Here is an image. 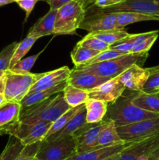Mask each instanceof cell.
I'll use <instances>...</instances> for the list:
<instances>
[{
	"instance_id": "obj_43",
	"label": "cell",
	"mask_w": 159,
	"mask_h": 160,
	"mask_svg": "<svg viewBox=\"0 0 159 160\" xmlns=\"http://www.w3.org/2000/svg\"><path fill=\"white\" fill-rule=\"evenodd\" d=\"M6 88V70H0V93H4Z\"/></svg>"
},
{
	"instance_id": "obj_15",
	"label": "cell",
	"mask_w": 159,
	"mask_h": 160,
	"mask_svg": "<svg viewBox=\"0 0 159 160\" xmlns=\"http://www.w3.org/2000/svg\"><path fill=\"white\" fill-rule=\"evenodd\" d=\"M125 91V86L117 78H114L89 91L88 95L90 98H94L109 103L119 98Z\"/></svg>"
},
{
	"instance_id": "obj_33",
	"label": "cell",
	"mask_w": 159,
	"mask_h": 160,
	"mask_svg": "<svg viewBox=\"0 0 159 160\" xmlns=\"http://www.w3.org/2000/svg\"><path fill=\"white\" fill-rule=\"evenodd\" d=\"M76 45L84 47V48H90V49L96 50V51L99 52L105 51V50L108 49L109 47H110V45L108 44L105 43L103 41L97 38L96 37L91 35L89 33L82 40L80 41Z\"/></svg>"
},
{
	"instance_id": "obj_4",
	"label": "cell",
	"mask_w": 159,
	"mask_h": 160,
	"mask_svg": "<svg viewBox=\"0 0 159 160\" xmlns=\"http://www.w3.org/2000/svg\"><path fill=\"white\" fill-rule=\"evenodd\" d=\"M87 13L83 0H72L58 9L55 23V35L76 34V30Z\"/></svg>"
},
{
	"instance_id": "obj_41",
	"label": "cell",
	"mask_w": 159,
	"mask_h": 160,
	"mask_svg": "<svg viewBox=\"0 0 159 160\" xmlns=\"http://www.w3.org/2000/svg\"><path fill=\"white\" fill-rule=\"evenodd\" d=\"M95 6L98 7L99 9L107 8L109 6L118 5L123 2L124 0H91Z\"/></svg>"
},
{
	"instance_id": "obj_34",
	"label": "cell",
	"mask_w": 159,
	"mask_h": 160,
	"mask_svg": "<svg viewBox=\"0 0 159 160\" xmlns=\"http://www.w3.org/2000/svg\"><path fill=\"white\" fill-rule=\"evenodd\" d=\"M70 69L67 67H59V68L56 69L55 70H51V71L47 72V73H43V75L40 78V79L32 86L31 89L29 91V93H32L34 92V91L36 90L37 88H38L39 87L41 86L44 85V84H47L49 81H51L52 80L55 79L56 78L59 77L60 75H62V73H65L67 71H70Z\"/></svg>"
},
{
	"instance_id": "obj_45",
	"label": "cell",
	"mask_w": 159,
	"mask_h": 160,
	"mask_svg": "<svg viewBox=\"0 0 159 160\" xmlns=\"http://www.w3.org/2000/svg\"><path fill=\"white\" fill-rule=\"evenodd\" d=\"M120 152L115 153V154L112 155V156H108V157L105 158V159H103V160H117V159H118V156H119V155H120Z\"/></svg>"
},
{
	"instance_id": "obj_2",
	"label": "cell",
	"mask_w": 159,
	"mask_h": 160,
	"mask_svg": "<svg viewBox=\"0 0 159 160\" xmlns=\"http://www.w3.org/2000/svg\"><path fill=\"white\" fill-rule=\"evenodd\" d=\"M64 99L63 92H59L48 99L21 111L20 120L22 123L47 121L53 123L64 112L70 109Z\"/></svg>"
},
{
	"instance_id": "obj_23",
	"label": "cell",
	"mask_w": 159,
	"mask_h": 160,
	"mask_svg": "<svg viewBox=\"0 0 159 160\" xmlns=\"http://www.w3.org/2000/svg\"><path fill=\"white\" fill-rule=\"evenodd\" d=\"M132 104L144 110L159 113V92L146 93L137 92L132 99Z\"/></svg>"
},
{
	"instance_id": "obj_7",
	"label": "cell",
	"mask_w": 159,
	"mask_h": 160,
	"mask_svg": "<svg viewBox=\"0 0 159 160\" xmlns=\"http://www.w3.org/2000/svg\"><path fill=\"white\" fill-rule=\"evenodd\" d=\"M117 131L126 143L140 142L159 134V117L117 127Z\"/></svg>"
},
{
	"instance_id": "obj_17",
	"label": "cell",
	"mask_w": 159,
	"mask_h": 160,
	"mask_svg": "<svg viewBox=\"0 0 159 160\" xmlns=\"http://www.w3.org/2000/svg\"><path fill=\"white\" fill-rule=\"evenodd\" d=\"M67 80L62 81V83L59 84L58 85L54 86L50 88L45 89V90L37 91V92H33V93L27 94L20 102L21 104V111L25 110L31 106L37 105L45 100L48 99L50 97L56 95V94L62 92L64 90L65 86L67 85Z\"/></svg>"
},
{
	"instance_id": "obj_20",
	"label": "cell",
	"mask_w": 159,
	"mask_h": 160,
	"mask_svg": "<svg viewBox=\"0 0 159 160\" xmlns=\"http://www.w3.org/2000/svg\"><path fill=\"white\" fill-rule=\"evenodd\" d=\"M126 142L122 140L117 131V127L112 120H104L97 142L98 148L112 146Z\"/></svg>"
},
{
	"instance_id": "obj_5",
	"label": "cell",
	"mask_w": 159,
	"mask_h": 160,
	"mask_svg": "<svg viewBox=\"0 0 159 160\" xmlns=\"http://www.w3.org/2000/svg\"><path fill=\"white\" fill-rule=\"evenodd\" d=\"M42 73H17L6 70V88L4 95L8 101L20 102L29 93L30 89L40 79Z\"/></svg>"
},
{
	"instance_id": "obj_26",
	"label": "cell",
	"mask_w": 159,
	"mask_h": 160,
	"mask_svg": "<svg viewBox=\"0 0 159 160\" xmlns=\"http://www.w3.org/2000/svg\"><path fill=\"white\" fill-rule=\"evenodd\" d=\"M117 17V22L119 28H124L129 24L140 21H148V20H159V17L154 16L146 15V14L138 13L133 12H115Z\"/></svg>"
},
{
	"instance_id": "obj_39",
	"label": "cell",
	"mask_w": 159,
	"mask_h": 160,
	"mask_svg": "<svg viewBox=\"0 0 159 160\" xmlns=\"http://www.w3.org/2000/svg\"><path fill=\"white\" fill-rule=\"evenodd\" d=\"M141 91L146 93L159 92V70L150 73V76L148 77Z\"/></svg>"
},
{
	"instance_id": "obj_13",
	"label": "cell",
	"mask_w": 159,
	"mask_h": 160,
	"mask_svg": "<svg viewBox=\"0 0 159 160\" xmlns=\"http://www.w3.org/2000/svg\"><path fill=\"white\" fill-rule=\"evenodd\" d=\"M110 79L112 78L99 76L93 72L76 68L70 71L67 78V83L77 88L89 92Z\"/></svg>"
},
{
	"instance_id": "obj_38",
	"label": "cell",
	"mask_w": 159,
	"mask_h": 160,
	"mask_svg": "<svg viewBox=\"0 0 159 160\" xmlns=\"http://www.w3.org/2000/svg\"><path fill=\"white\" fill-rule=\"evenodd\" d=\"M41 142L25 145L21 152L19 154V156L16 158L15 160H34L36 158V155L40 148Z\"/></svg>"
},
{
	"instance_id": "obj_40",
	"label": "cell",
	"mask_w": 159,
	"mask_h": 160,
	"mask_svg": "<svg viewBox=\"0 0 159 160\" xmlns=\"http://www.w3.org/2000/svg\"><path fill=\"white\" fill-rule=\"evenodd\" d=\"M38 1H41V0H14V2H17L18 4V6L22 9H23L25 11V12H26V17H25V20L23 21V23H26L28 17H30L31 12L34 9L36 3Z\"/></svg>"
},
{
	"instance_id": "obj_47",
	"label": "cell",
	"mask_w": 159,
	"mask_h": 160,
	"mask_svg": "<svg viewBox=\"0 0 159 160\" xmlns=\"http://www.w3.org/2000/svg\"><path fill=\"white\" fill-rule=\"evenodd\" d=\"M147 70H148V71L150 72V73H154V72H156V71H158V70H159V65L156 66V67H149V68H147Z\"/></svg>"
},
{
	"instance_id": "obj_18",
	"label": "cell",
	"mask_w": 159,
	"mask_h": 160,
	"mask_svg": "<svg viewBox=\"0 0 159 160\" xmlns=\"http://www.w3.org/2000/svg\"><path fill=\"white\" fill-rule=\"evenodd\" d=\"M129 144H120L112 146L94 148L84 152L76 153L65 160H103L115 153L120 152Z\"/></svg>"
},
{
	"instance_id": "obj_28",
	"label": "cell",
	"mask_w": 159,
	"mask_h": 160,
	"mask_svg": "<svg viewBox=\"0 0 159 160\" xmlns=\"http://www.w3.org/2000/svg\"><path fill=\"white\" fill-rule=\"evenodd\" d=\"M91 35L94 36L97 38L103 41L109 45L115 44V42H119L122 39L125 38L129 35V33L124 30V28H118V29L105 30V31H95V32L89 33Z\"/></svg>"
},
{
	"instance_id": "obj_30",
	"label": "cell",
	"mask_w": 159,
	"mask_h": 160,
	"mask_svg": "<svg viewBox=\"0 0 159 160\" xmlns=\"http://www.w3.org/2000/svg\"><path fill=\"white\" fill-rule=\"evenodd\" d=\"M24 146L18 138L9 135V142L0 155V160H15Z\"/></svg>"
},
{
	"instance_id": "obj_14",
	"label": "cell",
	"mask_w": 159,
	"mask_h": 160,
	"mask_svg": "<svg viewBox=\"0 0 159 160\" xmlns=\"http://www.w3.org/2000/svg\"><path fill=\"white\" fill-rule=\"evenodd\" d=\"M149 76L150 72L147 68H143L137 64H133L116 78L125 86L126 90L140 92Z\"/></svg>"
},
{
	"instance_id": "obj_19",
	"label": "cell",
	"mask_w": 159,
	"mask_h": 160,
	"mask_svg": "<svg viewBox=\"0 0 159 160\" xmlns=\"http://www.w3.org/2000/svg\"><path fill=\"white\" fill-rule=\"evenodd\" d=\"M57 12L58 9H49V11L43 17L39 19L38 21L31 28L27 35L40 38L45 36L54 34Z\"/></svg>"
},
{
	"instance_id": "obj_16",
	"label": "cell",
	"mask_w": 159,
	"mask_h": 160,
	"mask_svg": "<svg viewBox=\"0 0 159 160\" xmlns=\"http://www.w3.org/2000/svg\"><path fill=\"white\" fill-rule=\"evenodd\" d=\"M21 104L6 100L0 105V135L8 134L9 128L20 119Z\"/></svg>"
},
{
	"instance_id": "obj_3",
	"label": "cell",
	"mask_w": 159,
	"mask_h": 160,
	"mask_svg": "<svg viewBox=\"0 0 159 160\" xmlns=\"http://www.w3.org/2000/svg\"><path fill=\"white\" fill-rule=\"evenodd\" d=\"M148 57V52L126 53L110 60L98 62L95 64L78 67L79 69L93 72L99 76L114 78L121 74L133 64L142 66Z\"/></svg>"
},
{
	"instance_id": "obj_42",
	"label": "cell",
	"mask_w": 159,
	"mask_h": 160,
	"mask_svg": "<svg viewBox=\"0 0 159 160\" xmlns=\"http://www.w3.org/2000/svg\"><path fill=\"white\" fill-rule=\"evenodd\" d=\"M49 5L50 9H59L62 6L70 2L72 0H45Z\"/></svg>"
},
{
	"instance_id": "obj_49",
	"label": "cell",
	"mask_w": 159,
	"mask_h": 160,
	"mask_svg": "<svg viewBox=\"0 0 159 160\" xmlns=\"http://www.w3.org/2000/svg\"><path fill=\"white\" fill-rule=\"evenodd\" d=\"M34 160H41V159H37V158H35Z\"/></svg>"
},
{
	"instance_id": "obj_25",
	"label": "cell",
	"mask_w": 159,
	"mask_h": 160,
	"mask_svg": "<svg viewBox=\"0 0 159 160\" xmlns=\"http://www.w3.org/2000/svg\"><path fill=\"white\" fill-rule=\"evenodd\" d=\"M158 35V31H149V32L137 34V39H136V45L131 52H148L157 39Z\"/></svg>"
},
{
	"instance_id": "obj_1",
	"label": "cell",
	"mask_w": 159,
	"mask_h": 160,
	"mask_svg": "<svg viewBox=\"0 0 159 160\" xmlns=\"http://www.w3.org/2000/svg\"><path fill=\"white\" fill-rule=\"evenodd\" d=\"M130 92L127 95L123 93L115 101L108 103L107 113L103 120H111L116 127H121L159 117L157 112L144 110L132 104V99L137 92Z\"/></svg>"
},
{
	"instance_id": "obj_29",
	"label": "cell",
	"mask_w": 159,
	"mask_h": 160,
	"mask_svg": "<svg viewBox=\"0 0 159 160\" xmlns=\"http://www.w3.org/2000/svg\"><path fill=\"white\" fill-rule=\"evenodd\" d=\"M84 105V104L80 105V106H76V107L70 108V109H68L66 112H64L62 116H60L57 120H55V121L51 123L49 129H48V132H47L46 135H45V139L48 138V137L52 135L53 134H55L56 132H58V131H59L60 130H62V128L68 123V122L76 115V112L81 109V107H82ZM45 139H44V140H45Z\"/></svg>"
},
{
	"instance_id": "obj_24",
	"label": "cell",
	"mask_w": 159,
	"mask_h": 160,
	"mask_svg": "<svg viewBox=\"0 0 159 160\" xmlns=\"http://www.w3.org/2000/svg\"><path fill=\"white\" fill-rule=\"evenodd\" d=\"M63 92L64 99L71 108L84 104L89 98L88 92L67 84Z\"/></svg>"
},
{
	"instance_id": "obj_36",
	"label": "cell",
	"mask_w": 159,
	"mask_h": 160,
	"mask_svg": "<svg viewBox=\"0 0 159 160\" xmlns=\"http://www.w3.org/2000/svg\"><path fill=\"white\" fill-rule=\"evenodd\" d=\"M17 45L18 42H12L2 50L0 52V70H7L9 68L11 59L17 48Z\"/></svg>"
},
{
	"instance_id": "obj_6",
	"label": "cell",
	"mask_w": 159,
	"mask_h": 160,
	"mask_svg": "<svg viewBox=\"0 0 159 160\" xmlns=\"http://www.w3.org/2000/svg\"><path fill=\"white\" fill-rule=\"evenodd\" d=\"M75 154L74 137L66 136L53 141H42L36 158L41 160H65Z\"/></svg>"
},
{
	"instance_id": "obj_11",
	"label": "cell",
	"mask_w": 159,
	"mask_h": 160,
	"mask_svg": "<svg viewBox=\"0 0 159 160\" xmlns=\"http://www.w3.org/2000/svg\"><path fill=\"white\" fill-rule=\"evenodd\" d=\"M98 9L104 12H133L159 17V0H124L118 5Z\"/></svg>"
},
{
	"instance_id": "obj_44",
	"label": "cell",
	"mask_w": 159,
	"mask_h": 160,
	"mask_svg": "<svg viewBox=\"0 0 159 160\" xmlns=\"http://www.w3.org/2000/svg\"><path fill=\"white\" fill-rule=\"evenodd\" d=\"M147 160H159V146L151 153Z\"/></svg>"
},
{
	"instance_id": "obj_21",
	"label": "cell",
	"mask_w": 159,
	"mask_h": 160,
	"mask_svg": "<svg viewBox=\"0 0 159 160\" xmlns=\"http://www.w3.org/2000/svg\"><path fill=\"white\" fill-rule=\"evenodd\" d=\"M85 123H87L86 122V108L85 105H84L81 109L76 112V115L68 122V123L62 130L56 132L55 134H53L52 135L45 140L53 141L55 139L66 137V136H73L74 133L76 132L80 128H82Z\"/></svg>"
},
{
	"instance_id": "obj_9",
	"label": "cell",
	"mask_w": 159,
	"mask_h": 160,
	"mask_svg": "<svg viewBox=\"0 0 159 160\" xmlns=\"http://www.w3.org/2000/svg\"><path fill=\"white\" fill-rule=\"evenodd\" d=\"M159 146V134L126 145L117 160H147Z\"/></svg>"
},
{
	"instance_id": "obj_46",
	"label": "cell",
	"mask_w": 159,
	"mask_h": 160,
	"mask_svg": "<svg viewBox=\"0 0 159 160\" xmlns=\"http://www.w3.org/2000/svg\"><path fill=\"white\" fill-rule=\"evenodd\" d=\"M12 2H15L14 0H0V6H6V5L10 4Z\"/></svg>"
},
{
	"instance_id": "obj_27",
	"label": "cell",
	"mask_w": 159,
	"mask_h": 160,
	"mask_svg": "<svg viewBox=\"0 0 159 160\" xmlns=\"http://www.w3.org/2000/svg\"><path fill=\"white\" fill-rule=\"evenodd\" d=\"M100 52H101L84 48V47L76 45L71 52L70 56H71L73 63L74 64L76 68H78V67L86 65L90 59L94 58Z\"/></svg>"
},
{
	"instance_id": "obj_8",
	"label": "cell",
	"mask_w": 159,
	"mask_h": 160,
	"mask_svg": "<svg viewBox=\"0 0 159 160\" xmlns=\"http://www.w3.org/2000/svg\"><path fill=\"white\" fill-rule=\"evenodd\" d=\"M51 123L47 121H36L27 123L18 120L11 126L8 134L18 138L23 145H31L45 139Z\"/></svg>"
},
{
	"instance_id": "obj_37",
	"label": "cell",
	"mask_w": 159,
	"mask_h": 160,
	"mask_svg": "<svg viewBox=\"0 0 159 160\" xmlns=\"http://www.w3.org/2000/svg\"><path fill=\"white\" fill-rule=\"evenodd\" d=\"M126 54V52H123L118 51V50L112 49V48H108V49L105 50V51L101 52L98 55H97L94 58H93L92 59H90L88 62H87L86 65H90V64H95L98 63V62H104V61L110 60V59H114V58L118 57V56H122V55ZM82 66V67H84Z\"/></svg>"
},
{
	"instance_id": "obj_48",
	"label": "cell",
	"mask_w": 159,
	"mask_h": 160,
	"mask_svg": "<svg viewBox=\"0 0 159 160\" xmlns=\"http://www.w3.org/2000/svg\"><path fill=\"white\" fill-rule=\"evenodd\" d=\"M6 101V96H5L4 93H0V105Z\"/></svg>"
},
{
	"instance_id": "obj_12",
	"label": "cell",
	"mask_w": 159,
	"mask_h": 160,
	"mask_svg": "<svg viewBox=\"0 0 159 160\" xmlns=\"http://www.w3.org/2000/svg\"><path fill=\"white\" fill-rule=\"evenodd\" d=\"M104 120L96 123H85L74 133L76 141V154L98 148L97 142Z\"/></svg>"
},
{
	"instance_id": "obj_10",
	"label": "cell",
	"mask_w": 159,
	"mask_h": 160,
	"mask_svg": "<svg viewBox=\"0 0 159 160\" xmlns=\"http://www.w3.org/2000/svg\"><path fill=\"white\" fill-rule=\"evenodd\" d=\"M79 28L91 33L105 30L118 29L119 27L117 22L115 12H104L97 9L88 15L86 13Z\"/></svg>"
},
{
	"instance_id": "obj_32",
	"label": "cell",
	"mask_w": 159,
	"mask_h": 160,
	"mask_svg": "<svg viewBox=\"0 0 159 160\" xmlns=\"http://www.w3.org/2000/svg\"><path fill=\"white\" fill-rule=\"evenodd\" d=\"M42 52H43V51H41L40 52H38L36 55H34V56L20 59V61L16 62L12 67H11L8 70H9L12 72H14V73H22V74L31 73V70L34 67V63H35L37 59H38L39 56Z\"/></svg>"
},
{
	"instance_id": "obj_35",
	"label": "cell",
	"mask_w": 159,
	"mask_h": 160,
	"mask_svg": "<svg viewBox=\"0 0 159 160\" xmlns=\"http://www.w3.org/2000/svg\"><path fill=\"white\" fill-rule=\"evenodd\" d=\"M137 34H130L126 37L125 38L122 39L119 42H115V44H112L110 45L109 48L112 49L118 50V51L123 52L126 53H129L132 52V48H134L136 45V39H137Z\"/></svg>"
},
{
	"instance_id": "obj_22",
	"label": "cell",
	"mask_w": 159,
	"mask_h": 160,
	"mask_svg": "<svg viewBox=\"0 0 159 160\" xmlns=\"http://www.w3.org/2000/svg\"><path fill=\"white\" fill-rule=\"evenodd\" d=\"M84 105L86 108V122L87 123H96L102 121L107 113L108 103L89 98Z\"/></svg>"
},
{
	"instance_id": "obj_31",
	"label": "cell",
	"mask_w": 159,
	"mask_h": 160,
	"mask_svg": "<svg viewBox=\"0 0 159 160\" xmlns=\"http://www.w3.org/2000/svg\"><path fill=\"white\" fill-rule=\"evenodd\" d=\"M37 39L38 38H37L35 37L27 35L23 41H21L20 42H18L17 48L15 49V52H14L12 59H11L9 68L11 67H12L16 62H17L20 59H23V56L25 55H26V53L31 50V48H32V46L34 45V44L35 43Z\"/></svg>"
}]
</instances>
